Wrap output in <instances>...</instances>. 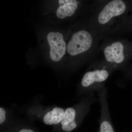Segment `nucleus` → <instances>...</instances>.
Here are the masks:
<instances>
[{
  "label": "nucleus",
  "mask_w": 132,
  "mask_h": 132,
  "mask_svg": "<svg viewBox=\"0 0 132 132\" xmlns=\"http://www.w3.org/2000/svg\"><path fill=\"white\" fill-rule=\"evenodd\" d=\"M59 7L56 15L60 19L72 16L78 8L79 2L77 0H59Z\"/></svg>",
  "instance_id": "obj_5"
},
{
  "label": "nucleus",
  "mask_w": 132,
  "mask_h": 132,
  "mask_svg": "<svg viewBox=\"0 0 132 132\" xmlns=\"http://www.w3.org/2000/svg\"><path fill=\"white\" fill-rule=\"evenodd\" d=\"M20 132H34V131L32 130H28V129H23L21 130Z\"/></svg>",
  "instance_id": "obj_12"
},
{
  "label": "nucleus",
  "mask_w": 132,
  "mask_h": 132,
  "mask_svg": "<svg viewBox=\"0 0 132 132\" xmlns=\"http://www.w3.org/2000/svg\"><path fill=\"white\" fill-rule=\"evenodd\" d=\"M6 112L3 109L0 108V124H2L6 120Z\"/></svg>",
  "instance_id": "obj_11"
},
{
  "label": "nucleus",
  "mask_w": 132,
  "mask_h": 132,
  "mask_svg": "<svg viewBox=\"0 0 132 132\" xmlns=\"http://www.w3.org/2000/svg\"><path fill=\"white\" fill-rule=\"evenodd\" d=\"M93 43V38L89 32L81 30L73 34L68 44L67 52L69 54L75 56L86 52Z\"/></svg>",
  "instance_id": "obj_1"
},
{
  "label": "nucleus",
  "mask_w": 132,
  "mask_h": 132,
  "mask_svg": "<svg viewBox=\"0 0 132 132\" xmlns=\"http://www.w3.org/2000/svg\"><path fill=\"white\" fill-rule=\"evenodd\" d=\"M100 132H113V129L112 126L108 122L104 121L101 125Z\"/></svg>",
  "instance_id": "obj_9"
},
{
  "label": "nucleus",
  "mask_w": 132,
  "mask_h": 132,
  "mask_svg": "<svg viewBox=\"0 0 132 132\" xmlns=\"http://www.w3.org/2000/svg\"><path fill=\"white\" fill-rule=\"evenodd\" d=\"M50 47V56L52 60L60 61L65 54L66 43L62 34L60 32H51L47 37Z\"/></svg>",
  "instance_id": "obj_2"
},
{
  "label": "nucleus",
  "mask_w": 132,
  "mask_h": 132,
  "mask_svg": "<svg viewBox=\"0 0 132 132\" xmlns=\"http://www.w3.org/2000/svg\"><path fill=\"white\" fill-rule=\"evenodd\" d=\"M76 126L77 125L74 121L66 125H62V129L65 131L69 132L74 129Z\"/></svg>",
  "instance_id": "obj_10"
},
{
  "label": "nucleus",
  "mask_w": 132,
  "mask_h": 132,
  "mask_svg": "<svg viewBox=\"0 0 132 132\" xmlns=\"http://www.w3.org/2000/svg\"><path fill=\"white\" fill-rule=\"evenodd\" d=\"M126 6L122 0H113L108 3L99 14L98 21L104 25L113 18L120 16L125 13Z\"/></svg>",
  "instance_id": "obj_3"
},
{
  "label": "nucleus",
  "mask_w": 132,
  "mask_h": 132,
  "mask_svg": "<svg viewBox=\"0 0 132 132\" xmlns=\"http://www.w3.org/2000/svg\"><path fill=\"white\" fill-rule=\"evenodd\" d=\"M108 72L105 70L88 72L85 75L81 81L83 87H87L95 82H102L108 78Z\"/></svg>",
  "instance_id": "obj_6"
},
{
  "label": "nucleus",
  "mask_w": 132,
  "mask_h": 132,
  "mask_svg": "<svg viewBox=\"0 0 132 132\" xmlns=\"http://www.w3.org/2000/svg\"><path fill=\"white\" fill-rule=\"evenodd\" d=\"M124 46L120 42H114L108 46L104 50V55L107 61L120 64L125 60Z\"/></svg>",
  "instance_id": "obj_4"
},
{
  "label": "nucleus",
  "mask_w": 132,
  "mask_h": 132,
  "mask_svg": "<svg viewBox=\"0 0 132 132\" xmlns=\"http://www.w3.org/2000/svg\"><path fill=\"white\" fill-rule=\"evenodd\" d=\"M75 111L73 109H67L64 112L63 118L61 121V125H64L73 121L75 119Z\"/></svg>",
  "instance_id": "obj_8"
},
{
  "label": "nucleus",
  "mask_w": 132,
  "mask_h": 132,
  "mask_svg": "<svg viewBox=\"0 0 132 132\" xmlns=\"http://www.w3.org/2000/svg\"><path fill=\"white\" fill-rule=\"evenodd\" d=\"M64 113L62 109L55 108L53 111L46 114L43 118V121L46 125H57L62 120Z\"/></svg>",
  "instance_id": "obj_7"
}]
</instances>
